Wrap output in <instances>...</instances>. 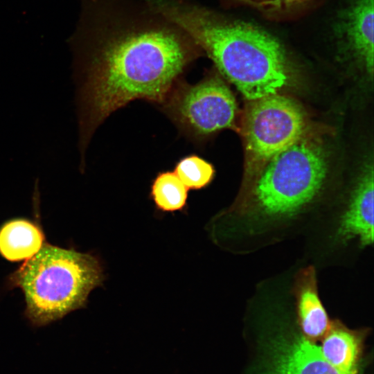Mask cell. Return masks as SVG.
Listing matches in <instances>:
<instances>
[{
  "mask_svg": "<svg viewBox=\"0 0 374 374\" xmlns=\"http://www.w3.org/2000/svg\"><path fill=\"white\" fill-rule=\"evenodd\" d=\"M306 116L299 104L278 93L251 100L244 119L248 161L265 165L303 136Z\"/></svg>",
  "mask_w": 374,
  "mask_h": 374,
  "instance_id": "7",
  "label": "cell"
},
{
  "mask_svg": "<svg viewBox=\"0 0 374 374\" xmlns=\"http://www.w3.org/2000/svg\"><path fill=\"white\" fill-rule=\"evenodd\" d=\"M374 0H352L339 14L335 35L339 51L350 55L370 75L373 74Z\"/></svg>",
  "mask_w": 374,
  "mask_h": 374,
  "instance_id": "9",
  "label": "cell"
},
{
  "mask_svg": "<svg viewBox=\"0 0 374 374\" xmlns=\"http://www.w3.org/2000/svg\"><path fill=\"white\" fill-rule=\"evenodd\" d=\"M174 172L188 189L192 190L206 187L215 176L213 166L197 154L181 159L176 163Z\"/></svg>",
  "mask_w": 374,
  "mask_h": 374,
  "instance_id": "15",
  "label": "cell"
},
{
  "mask_svg": "<svg viewBox=\"0 0 374 374\" xmlns=\"http://www.w3.org/2000/svg\"><path fill=\"white\" fill-rule=\"evenodd\" d=\"M289 291L300 332L312 341L321 339L331 320L319 295L317 267L307 263L291 270Z\"/></svg>",
  "mask_w": 374,
  "mask_h": 374,
  "instance_id": "10",
  "label": "cell"
},
{
  "mask_svg": "<svg viewBox=\"0 0 374 374\" xmlns=\"http://www.w3.org/2000/svg\"><path fill=\"white\" fill-rule=\"evenodd\" d=\"M373 166L367 163L343 208L306 230L312 265L344 264L373 246Z\"/></svg>",
  "mask_w": 374,
  "mask_h": 374,
  "instance_id": "5",
  "label": "cell"
},
{
  "mask_svg": "<svg viewBox=\"0 0 374 374\" xmlns=\"http://www.w3.org/2000/svg\"><path fill=\"white\" fill-rule=\"evenodd\" d=\"M68 44L80 160L111 114L137 99L163 102L186 67L204 55L182 28L146 0H80Z\"/></svg>",
  "mask_w": 374,
  "mask_h": 374,
  "instance_id": "1",
  "label": "cell"
},
{
  "mask_svg": "<svg viewBox=\"0 0 374 374\" xmlns=\"http://www.w3.org/2000/svg\"><path fill=\"white\" fill-rule=\"evenodd\" d=\"M188 188L171 171L157 174L151 186V196L157 208L164 212L181 211L188 199Z\"/></svg>",
  "mask_w": 374,
  "mask_h": 374,
  "instance_id": "14",
  "label": "cell"
},
{
  "mask_svg": "<svg viewBox=\"0 0 374 374\" xmlns=\"http://www.w3.org/2000/svg\"><path fill=\"white\" fill-rule=\"evenodd\" d=\"M289 296L271 291L253 299L274 327L267 374H341L324 358L319 346L290 326L294 313Z\"/></svg>",
  "mask_w": 374,
  "mask_h": 374,
  "instance_id": "6",
  "label": "cell"
},
{
  "mask_svg": "<svg viewBox=\"0 0 374 374\" xmlns=\"http://www.w3.org/2000/svg\"><path fill=\"white\" fill-rule=\"evenodd\" d=\"M103 280V269L96 256L48 244L10 277L11 285L23 291L25 314L37 327L84 307L89 293Z\"/></svg>",
  "mask_w": 374,
  "mask_h": 374,
  "instance_id": "4",
  "label": "cell"
},
{
  "mask_svg": "<svg viewBox=\"0 0 374 374\" xmlns=\"http://www.w3.org/2000/svg\"><path fill=\"white\" fill-rule=\"evenodd\" d=\"M182 28L248 100L278 93L295 78L290 52L274 35L189 0H147Z\"/></svg>",
  "mask_w": 374,
  "mask_h": 374,
  "instance_id": "3",
  "label": "cell"
},
{
  "mask_svg": "<svg viewBox=\"0 0 374 374\" xmlns=\"http://www.w3.org/2000/svg\"><path fill=\"white\" fill-rule=\"evenodd\" d=\"M367 328L351 329L339 319L330 326L319 346L324 358L341 374H359Z\"/></svg>",
  "mask_w": 374,
  "mask_h": 374,
  "instance_id": "11",
  "label": "cell"
},
{
  "mask_svg": "<svg viewBox=\"0 0 374 374\" xmlns=\"http://www.w3.org/2000/svg\"><path fill=\"white\" fill-rule=\"evenodd\" d=\"M225 5L251 8L269 19L288 21L302 17L320 0H220Z\"/></svg>",
  "mask_w": 374,
  "mask_h": 374,
  "instance_id": "13",
  "label": "cell"
},
{
  "mask_svg": "<svg viewBox=\"0 0 374 374\" xmlns=\"http://www.w3.org/2000/svg\"><path fill=\"white\" fill-rule=\"evenodd\" d=\"M328 169L322 145L302 136L272 157L220 215V233L235 242L234 249L247 253L305 231L303 219L322 190Z\"/></svg>",
  "mask_w": 374,
  "mask_h": 374,
  "instance_id": "2",
  "label": "cell"
},
{
  "mask_svg": "<svg viewBox=\"0 0 374 374\" xmlns=\"http://www.w3.org/2000/svg\"><path fill=\"white\" fill-rule=\"evenodd\" d=\"M179 89L168 110L186 132L203 138L233 125L235 99L217 74L211 73L195 84H184Z\"/></svg>",
  "mask_w": 374,
  "mask_h": 374,
  "instance_id": "8",
  "label": "cell"
},
{
  "mask_svg": "<svg viewBox=\"0 0 374 374\" xmlns=\"http://www.w3.org/2000/svg\"><path fill=\"white\" fill-rule=\"evenodd\" d=\"M44 240L35 224L24 219L12 220L0 229V253L10 261L26 260L40 250Z\"/></svg>",
  "mask_w": 374,
  "mask_h": 374,
  "instance_id": "12",
  "label": "cell"
}]
</instances>
